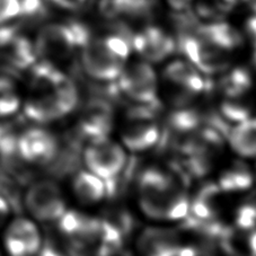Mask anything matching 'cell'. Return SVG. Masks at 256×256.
<instances>
[{"mask_svg":"<svg viewBox=\"0 0 256 256\" xmlns=\"http://www.w3.org/2000/svg\"><path fill=\"white\" fill-rule=\"evenodd\" d=\"M30 90L24 110L26 116L38 123L59 120L72 113L78 104L76 85L50 61L34 66Z\"/></svg>","mask_w":256,"mask_h":256,"instance_id":"cell-1","label":"cell"},{"mask_svg":"<svg viewBox=\"0 0 256 256\" xmlns=\"http://www.w3.org/2000/svg\"><path fill=\"white\" fill-rule=\"evenodd\" d=\"M140 209L156 222H178L188 217L190 200L174 176L158 168L144 170L138 183Z\"/></svg>","mask_w":256,"mask_h":256,"instance_id":"cell-2","label":"cell"},{"mask_svg":"<svg viewBox=\"0 0 256 256\" xmlns=\"http://www.w3.org/2000/svg\"><path fill=\"white\" fill-rule=\"evenodd\" d=\"M126 35H108L90 38L82 46V64L85 72L95 80H114L124 68L130 56Z\"/></svg>","mask_w":256,"mask_h":256,"instance_id":"cell-3","label":"cell"},{"mask_svg":"<svg viewBox=\"0 0 256 256\" xmlns=\"http://www.w3.org/2000/svg\"><path fill=\"white\" fill-rule=\"evenodd\" d=\"M116 79L118 88L126 98L140 105H149L156 102L160 82L152 64L144 60L128 61Z\"/></svg>","mask_w":256,"mask_h":256,"instance_id":"cell-4","label":"cell"},{"mask_svg":"<svg viewBox=\"0 0 256 256\" xmlns=\"http://www.w3.org/2000/svg\"><path fill=\"white\" fill-rule=\"evenodd\" d=\"M87 170L104 180H113L121 173L126 162L123 146L108 136L90 140L84 152Z\"/></svg>","mask_w":256,"mask_h":256,"instance_id":"cell-5","label":"cell"},{"mask_svg":"<svg viewBox=\"0 0 256 256\" xmlns=\"http://www.w3.org/2000/svg\"><path fill=\"white\" fill-rule=\"evenodd\" d=\"M180 46L188 60L201 74L222 72L230 64V52L196 34H182L180 38Z\"/></svg>","mask_w":256,"mask_h":256,"instance_id":"cell-6","label":"cell"},{"mask_svg":"<svg viewBox=\"0 0 256 256\" xmlns=\"http://www.w3.org/2000/svg\"><path fill=\"white\" fill-rule=\"evenodd\" d=\"M162 79L176 104H186L204 90L202 74L188 60H174L166 66Z\"/></svg>","mask_w":256,"mask_h":256,"instance_id":"cell-7","label":"cell"},{"mask_svg":"<svg viewBox=\"0 0 256 256\" xmlns=\"http://www.w3.org/2000/svg\"><path fill=\"white\" fill-rule=\"evenodd\" d=\"M25 206L30 214L40 222H58L67 211V204L58 184L52 180H40L28 188Z\"/></svg>","mask_w":256,"mask_h":256,"instance_id":"cell-8","label":"cell"},{"mask_svg":"<svg viewBox=\"0 0 256 256\" xmlns=\"http://www.w3.org/2000/svg\"><path fill=\"white\" fill-rule=\"evenodd\" d=\"M80 46L70 24H51L40 30L35 51L46 61H64L69 59L76 48Z\"/></svg>","mask_w":256,"mask_h":256,"instance_id":"cell-9","label":"cell"},{"mask_svg":"<svg viewBox=\"0 0 256 256\" xmlns=\"http://www.w3.org/2000/svg\"><path fill=\"white\" fill-rule=\"evenodd\" d=\"M160 136V126L144 110L132 111L121 131L122 144L134 152H146L154 147Z\"/></svg>","mask_w":256,"mask_h":256,"instance_id":"cell-10","label":"cell"},{"mask_svg":"<svg viewBox=\"0 0 256 256\" xmlns=\"http://www.w3.org/2000/svg\"><path fill=\"white\" fill-rule=\"evenodd\" d=\"M18 155L25 162L36 165H46L58 154V140L44 129H30L24 132L17 140Z\"/></svg>","mask_w":256,"mask_h":256,"instance_id":"cell-11","label":"cell"},{"mask_svg":"<svg viewBox=\"0 0 256 256\" xmlns=\"http://www.w3.org/2000/svg\"><path fill=\"white\" fill-rule=\"evenodd\" d=\"M132 46L142 60L157 64L166 60L175 50V41L164 30L150 26L132 38Z\"/></svg>","mask_w":256,"mask_h":256,"instance_id":"cell-12","label":"cell"},{"mask_svg":"<svg viewBox=\"0 0 256 256\" xmlns=\"http://www.w3.org/2000/svg\"><path fill=\"white\" fill-rule=\"evenodd\" d=\"M182 247L178 234L162 227L144 229L136 240L140 256H178Z\"/></svg>","mask_w":256,"mask_h":256,"instance_id":"cell-13","label":"cell"},{"mask_svg":"<svg viewBox=\"0 0 256 256\" xmlns=\"http://www.w3.org/2000/svg\"><path fill=\"white\" fill-rule=\"evenodd\" d=\"M5 244L10 256H33L41 248V235L30 220L20 218L8 228Z\"/></svg>","mask_w":256,"mask_h":256,"instance_id":"cell-14","label":"cell"},{"mask_svg":"<svg viewBox=\"0 0 256 256\" xmlns=\"http://www.w3.org/2000/svg\"><path fill=\"white\" fill-rule=\"evenodd\" d=\"M113 126V112L105 102L92 100L79 118V130L90 140L108 136Z\"/></svg>","mask_w":256,"mask_h":256,"instance_id":"cell-15","label":"cell"},{"mask_svg":"<svg viewBox=\"0 0 256 256\" xmlns=\"http://www.w3.org/2000/svg\"><path fill=\"white\" fill-rule=\"evenodd\" d=\"M220 246L227 256H256V227L235 224L220 234Z\"/></svg>","mask_w":256,"mask_h":256,"instance_id":"cell-16","label":"cell"},{"mask_svg":"<svg viewBox=\"0 0 256 256\" xmlns=\"http://www.w3.org/2000/svg\"><path fill=\"white\" fill-rule=\"evenodd\" d=\"M232 152L242 158L256 157V118L238 122L228 136Z\"/></svg>","mask_w":256,"mask_h":256,"instance_id":"cell-17","label":"cell"},{"mask_svg":"<svg viewBox=\"0 0 256 256\" xmlns=\"http://www.w3.org/2000/svg\"><path fill=\"white\" fill-rule=\"evenodd\" d=\"M72 191L82 203L94 204L103 200L106 194L104 180L92 174L90 170H82L72 180Z\"/></svg>","mask_w":256,"mask_h":256,"instance_id":"cell-18","label":"cell"},{"mask_svg":"<svg viewBox=\"0 0 256 256\" xmlns=\"http://www.w3.org/2000/svg\"><path fill=\"white\" fill-rule=\"evenodd\" d=\"M194 34L208 41L217 44L218 46L232 52L240 46L242 36L238 30L226 23H212L208 25H198Z\"/></svg>","mask_w":256,"mask_h":256,"instance_id":"cell-19","label":"cell"},{"mask_svg":"<svg viewBox=\"0 0 256 256\" xmlns=\"http://www.w3.org/2000/svg\"><path fill=\"white\" fill-rule=\"evenodd\" d=\"M253 183V174L242 162H236L224 172L220 178L219 188L222 191L235 192L250 188Z\"/></svg>","mask_w":256,"mask_h":256,"instance_id":"cell-20","label":"cell"},{"mask_svg":"<svg viewBox=\"0 0 256 256\" xmlns=\"http://www.w3.org/2000/svg\"><path fill=\"white\" fill-rule=\"evenodd\" d=\"M252 87L248 72L244 69H234L222 80V90L228 98H240Z\"/></svg>","mask_w":256,"mask_h":256,"instance_id":"cell-21","label":"cell"},{"mask_svg":"<svg viewBox=\"0 0 256 256\" xmlns=\"http://www.w3.org/2000/svg\"><path fill=\"white\" fill-rule=\"evenodd\" d=\"M113 16L124 14L131 17H144L150 15L157 0H110Z\"/></svg>","mask_w":256,"mask_h":256,"instance_id":"cell-22","label":"cell"},{"mask_svg":"<svg viewBox=\"0 0 256 256\" xmlns=\"http://www.w3.org/2000/svg\"><path fill=\"white\" fill-rule=\"evenodd\" d=\"M17 140L15 134L7 129L6 126H0V157L5 160H12L15 154H18L17 149Z\"/></svg>","mask_w":256,"mask_h":256,"instance_id":"cell-23","label":"cell"},{"mask_svg":"<svg viewBox=\"0 0 256 256\" xmlns=\"http://www.w3.org/2000/svg\"><path fill=\"white\" fill-rule=\"evenodd\" d=\"M20 14L30 18H43L48 10L42 0H22Z\"/></svg>","mask_w":256,"mask_h":256,"instance_id":"cell-24","label":"cell"},{"mask_svg":"<svg viewBox=\"0 0 256 256\" xmlns=\"http://www.w3.org/2000/svg\"><path fill=\"white\" fill-rule=\"evenodd\" d=\"M20 100L16 90L0 95V116H8L18 111Z\"/></svg>","mask_w":256,"mask_h":256,"instance_id":"cell-25","label":"cell"},{"mask_svg":"<svg viewBox=\"0 0 256 256\" xmlns=\"http://www.w3.org/2000/svg\"><path fill=\"white\" fill-rule=\"evenodd\" d=\"M20 14V0H0V23Z\"/></svg>","mask_w":256,"mask_h":256,"instance_id":"cell-26","label":"cell"},{"mask_svg":"<svg viewBox=\"0 0 256 256\" xmlns=\"http://www.w3.org/2000/svg\"><path fill=\"white\" fill-rule=\"evenodd\" d=\"M17 35L15 26H2L0 28V48L6 46Z\"/></svg>","mask_w":256,"mask_h":256,"instance_id":"cell-27","label":"cell"},{"mask_svg":"<svg viewBox=\"0 0 256 256\" xmlns=\"http://www.w3.org/2000/svg\"><path fill=\"white\" fill-rule=\"evenodd\" d=\"M237 0H214V10L216 14H224L235 7Z\"/></svg>","mask_w":256,"mask_h":256,"instance_id":"cell-28","label":"cell"},{"mask_svg":"<svg viewBox=\"0 0 256 256\" xmlns=\"http://www.w3.org/2000/svg\"><path fill=\"white\" fill-rule=\"evenodd\" d=\"M52 2H56L60 7L66 8V10H76L85 4L86 0H52Z\"/></svg>","mask_w":256,"mask_h":256,"instance_id":"cell-29","label":"cell"},{"mask_svg":"<svg viewBox=\"0 0 256 256\" xmlns=\"http://www.w3.org/2000/svg\"><path fill=\"white\" fill-rule=\"evenodd\" d=\"M16 90L15 82L12 80L10 78L0 76V95L7 94V92H12Z\"/></svg>","mask_w":256,"mask_h":256,"instance_id":"cell-30","label":"cell"},{"mask_svg":"<svg viewBox=\"0 0 256 256\" xmlns=\"http://www.w3.org/2000/svg\"><path fill=\"white\" fill-rule=\"evenodd\" d=\"M8 214H10V206L5 198L0 196V226L6 222Z\"/></svg>","mask_w":256,"mask_h":256,"instance_id":"cell-31","label":"cell"},{"mask_svg":"<svg viewBox=\"0 0 256 256\" xmlns=\"http://www.w3.org/2000/svg\"><path fill=\"white\" fill-rule=\"evenodd\" d=\"M246 30H247V33H248L250 38L253 40V42L256 46V16L250 17V18L247 20Z\"/></svg>","mask_w":256,"mask_h":256,"instance_id":"cell-32","label":"cell"},{"mask_svg":"<svg viewBox=\"0 0 256 256\" xmlns=\"http://www.w3.org/2000/svg\"><path fill=\"white\" fill-rule=\"evenodd\" d=\"M167 2H168L170 5L173 7L175 10L180 12L186 10L192 0H167Z\"/></svg>","mask_w":256,"mask_h":256,"instance_id":"cell-33","label":"cell"},{"mask_svg":"<svg viewBox=\"0 0 256 256\" xmlns=\"http://www.w3.org/2000/svg\"><path fill=\"white\" fill-rule=\"evenodd\" d=\"M38 256H64V255L59 253L58 250L51 248V247H46V248H43L41 250V253H40Z\"/></svg>","mask_w":256,"mask_h":256,"instance_id":"cell-34","label":"cell"},{"mask_svg":"<svg viewBox=\"0 0 256 256\" xmlns=\"http://www.w3.org/2000/svg\"><path fill=\"white\" fill-rule=\"evenodd\" d=\"M178 256H196V252L191 248H185V247H182V250H180V254Z\"/></svg>","mask_w":256,"mask_h":256,"instance_id":"cell-35","label":"cell"},{"mask_svg":"<svg viewBox=\"0 0 256 256\" xmlns=\"http://www.w3.org/2000/svg\"><path fill=\"white\" fill-rule=\"evenodd\" d=\"M244 2L256 12V0H244Z\"/></svg>","mask_w":256,"mask_h":256,"instance_id":"cell-36","label":"cell"},{"mask_svg":"<svg viewBox=\"0 0 256 256\" xmlns=\"http://www.w3.org/2000/svg\"><path fill=\"white\" fill-rule=\"evenodd\" d=\"M253 62H254V66H255V68H256V51H255L254 56H253Z\"/></svg>","mask_w":256,"mask_h":256,"instance_id":"cell-37","label":"cell"},{"mask_svg":"<svg viewBox=\"0 0 256 256\" xmlns=\"http://www.w3.org/2000/svg\"><path fill=\"white\" fill-rule=\"evenodd\" d=\"M255 178H256V175H255Z\"/></svg>","mask_w":256,"mask_h":256,"instance_id":"cell-38","label":"cell"},{"mask_svg":"<svg viewBox=\"0 0 256 256\" xmlns=\"http://www.w3.org/2000/svg\"><path fill=\"white\" fill-rule=\"evenodd\" d=\"M0 256H2V255H0Z\"/></svg>","mask_w":256,"mask_h":256,"instance_id":"cell-39","label":"cell"}]
</instances>
